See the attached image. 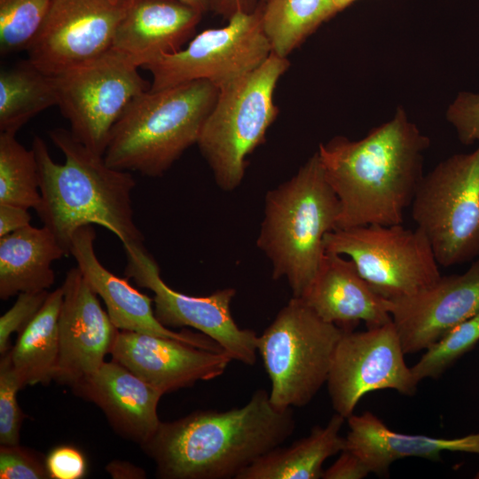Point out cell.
Segmentation results:
<instances>
[{
    "mask_svg": "<svg viewBox=\"0 0 479 479\" xmlns=\"http://www.w3.org/2000/svg\"><path fill=\"white\" fill-rule=\"evenodd\" d=\"M67 255L45 226L31 224L0 237V298L48 290L55 281L51 264Z\"/></svg>",
    "mask_w": 479,
    "mask_h": 479,
    "instance_id": "23",
    "label": "cell"
},
{
    "mask_svg": "<svg viewBox=\"0 0 479 479\" xmlns=\"http://www.w3.org/2000/svg\"><path fill=\"white\" fill-rule=\"evenodd\" d=\"M404 352L393 324L344 331L331 362L326 385L332 406L346 420L366 394L394 389L412 396L418 381L404 361Z\"/></svg>",
    "mask_w": 479,
    "mask_h": 479,
    "instance_id": "13",
    "label": "cell"
},
{
    "mask_svg": "<svg viewBox=\"0 0 479 479\" xmlns=\"http://www.w3.org/2000/svg\"><path fill=\"white\" fill-rule=\"evenodd\" d=\"M301 298L323 320L343 331H353L360 321L367 328L392 321L387 300L373 291L349 258L334 252L325 250Z\"/></svg>",
    "mask_w": 479,
    "mask_h": 479,
    "instance_id": "20",
    "label": "cell"
},
{
    "mask_svg": "<svg viewBox=\"0 0 479 479\" xmlns=\"http://www.w3.org/2000/svg\"><path fill=\"white\" fill-rule=\"evenodd\" d=\"M227 20L222 27L203 30L185 48L145 65L153 76L150 90L200 80L219 90L263 64L272 52L263 29V7L238 12Z\"/></svg>",
    "mask_w": 479,
    "mask_h": 479,
    "instance_id": "10",
    "label": "cell"
},
{
    "mask_svg": "<svg viewBox=\"0 0 479 479\" xmlns=\"http://www.w3.org/2000/svg\"><path fill=\"white\" fill-rule=\"evenodd\" d=\"M345 446L365 463L370 473L384 475L389 466L401 459L417 457L441 459L443 452L479 454V433L459 438H436L407 435L391 430L371 412L352 414L348 419Z\"/></svg>",
    "mask_w": 479,
    "mask_h": 479,
    "instance_id": "22",
    "label": "cell"
},
{
    "mask_svg": "<svg viewBox=\"0 0 479 479\" xmlns=\"http://www.w3.org/2000/svg\"><path fill=\"white\" fill-rule=\"evenodd\" d=\"M62 287L50 292L33 320L9 349L12 366L24 387L54 380L59 360V317Z\"/></svg>",
    "mask_w": 479,
    "mask_h": 479,
    "instance_id": "25",
    "label": "cell"
},
{
    "mask_svg": "<svg viewBox=\"0 0 479 479\" xmlns=\"http://www.w3.org/2000/svg\"><path fill=\"white\" fill-rule=\"evenodd\" d=\"M114 478H143L145 473L140 468L127 462H112L106 467Z\"/></svg>",
    "mask_w": 479,
    "mask_h": 479,
    "instance_id": "39",
    "label": "cell"
},
{
    "mask_svg": "<svg viewBox=\"0 0 479 479\" xmlns=\"http://www.w3.org/2000/svg\"><path fill=\"white\" fill-rule=\"evenodd\" d=\"M31 216L23 207L0 204V237L30 224Z\"/></svg>",
    "mask_w": 479,
    "mask_h": 479,
    "instance_id": "37",
    "label": "cell"
},
{
    "mask_svg": "<svg viewBox=\"0 0 479 479\" xmlns=\"http://www.w3.org/2000/svg\"><path fill=\"white\" fill-rule=\"evenodd\" d=\"M124 251L126 278L153 292L154 314L164 326L195 328L215 341L232 360L255 364L258 335L234 321L231 311L234 288L219 289L206 296L180 293L163 281L159 265L144 245Z\"/></svg>",
    "mask_w": 479,
    "mask_h": 479,
    "instance_id": "12",
    "label": "cell"
},
{
    "mask_svg": "<svg viewBox=\"0 0 479 479\" xmlns=\"http://www.w3.org/2000/svg\"><path fill=\"white\" fill-rule=\"evenodd\" d=\"M258 0H209L210 11L222 15L226 20L238 12L255 11Z\"/></svg>",
    "mask_w": 479,
    "mask_h": 479,
    "instance_id": "38",
    "label": "cell"
},
{
    "mask_svg": "<svg viewBox=\"0 0 479 479\" xmlns=\"http://www.w3.org/2000/svg\"><path fill=\"white\" fill-rule=\"evenodd\" d=\"M55 77L58 106L69 122L72 135L101 156L127 106L151 87L138 67L113 49Z\"/></svg>",
    "mask_w": 479,
    "mask_h": 479,
    "instance_id": "11",
    "label": "cell"
},
{
    "mask_svg": "<svg viewBox=\"0 0 479 479\" xmlns=\"http://www.w3.org/2000/svg\"><path fill=\"white\" fill-rule=\"evenodd\" d=\"M343 332L323 320L302 298L292 296L281 308L257 339L275 407H302L313 399L326 383Z\"/></svg>",
    "mask_w": 479,
    "mask_h": 479,
    "instance_id": "7",
    "label": "cell"
},
{
    "mask_svg": "<svg viewBox=\"0 0 479 479\" xmlns=\"http://www.w3.org/2000/svg\"><path fill=\"white\" fill-rule=\"evenodd\" d=\"M15 136L0 132V204L35 210L41 201L35 154Z\"/></svg>",
    "mask_w": 479,
    "mask_h": 479,
    "instance_id": "28",
    "label": "cell"
},
{
    "mask_svg": "<svg viewBox=\"0 0 479 479\" xmlns=\"http://www.w3.org/2000/svg\"><path fill=\"white\" fill-rule=\"evenodd\" d=\"M92 225L78 229L73 238L70 255L94 293L100 296L114 325L119 330L170 338L216 352H224L211 338L202 333L187 330L173 331L164 326L155 317L153 300L139 292L128 281L109 271L98 260Z\"/></svg>",
    "mask_w": 479,
    "mask_h": 479,
    "instance_id": "18",
    "label": "cell"
},
{
    "mask_svg": "<svg viewBox=\"0 0 479 479\" xmlns=\"http://www.w3.org/2000/svg\"><path fill=\"white\" fill-rule=\"evenodd\" d=\"M387 307L404 354L426 349L479 313V257L465 272L441 276L413 295L387 300Z\"/></svg>",
    "mask_w": 479,
    "mask_h": 479,
    "instance_id": "15",
    "label": "cell"
},
{
    "mask_svg": "<svg viewBox=\"0 0 479 479\" xmlns=\"http://www.w3.org/2000/svg\"><path fill=\"white\" fill-rule=\"evenodd\" d=\"M202 14L180 0H128L112 49L143 67L179 51Z\"/></svg>",
    "mask_w": 479,
    "mask_h": 479,
    "instance_id": "21",
    "label": "cell"
},
{
    "mask_svg": "<svg viewBox=\"0 0 479 479\" xmlns=\"http://www.w3.org/2000/svg\"><path fill=\"white\" fill-rule=\"evenodd\" d=\"M288 67L287 58L271 52L257 68L219 89L197 145L221 190L241 184L247 157L265 140L279 113L275 88Z\"/></svg>",
    "mask_w": 479,
    "mask_h": 479,
    "instance_id": "6",
    "label": "cell"
},
{
    "mask_svg": "<svg viewBox=\"0 0 479 479\" xmlns=\"http://www.w3.org/2000/svg\"><path fill=\"white\" fill-rule=\"evenodd\" d=\"M218 92L200 80L137 96L111 130L105 161L116 169L161 177L197 144Z\"/></svg>",
    "mask_w": 479,
    "mask_h": 479,
    "instance_id": "5",
    "label": "cell"
},
{
    "mask_svg": "<svg viewBox=\"0 0 479 479\" xmlns=\"http://www.w3.org/2000/svg\"><path fill=\"white\" fill-rule=\"evenodd\" d=\"M193 8L199 10L202 13L210 11L209 0H180Z\"/></svg>",
    "mask_w": 479,
    "mask_h": 479,
    "instance_id": "40",
    "label": "cell"
},
{
    "mask_svg": "<svg viewBox=\"0 0 479 479\" xmlns=\"http://www.w3.org/2000/svg\"><path fill=\"white\" fill-rule=\"evenodd\" d=\"M49 137L65 161L57 163L45 142L34 137L41 194L35 211L66 254L70 255L75 232L92 224L114 233L123 248L143 246L144 236L134 221L136 180L131 173L108 166L104 156L88 149L70 130L56 128Z\"/></svg>",
    "mask_w": 479,
    "mask_h": 479,
    "instance_id": "3",
    "label": "cell"
},
{
    "mask_svg": "<svg viewBox=\"0 0 479 479\" xmlns=\"http://www.w3.org/2000/svg\"><path fill=\"white\" fill-rule=\"evenodd\" d=\"M110 354L163 395L222 375L232 358L156 335L119 330Z\"/></svg>",
    "mask_w": 479,
    "mask_h": 479,
    "instance_id": "17",
    "label": "cell"
},
{
    "mask_svg": "<svg viewBox=\"0 0 479 479\" xmlns=\"http://www.w3.org/2000/svg\"><path fill=\"white\" fill-rule=\"evenodd\" d=\"M52 0H0V53L27 50L39 32Z\"/></svg>",
    "mask_w": 479,
    "mask_h": 479,
    "instance_id": "29",
    "label": "cell"
},
{
    "mask_svg": "<svg viewBox=\"0 0 479 479\" xmlns=\"http://www.w3.org/2000/svg\"><path fill=\"white\" fill-rule=\"evenodd\" d=\"M45 464L52 479H80L86 472L83 454L75 447L60 445L51 451Z\"/></svg>",
    "mask_w": 479,
    "mask_h": 479,
    "instance_id": "35",
    "label": "cell"
},
{
    "mask_svg": "<svg viewBox=\"0 0 479 479\" xmlns=\"http://www.w3.org/2000/svg\"><path fill=\"white\" fill-rule=\"evenodd\" d=\"M265 3L268 2L269 0H263Z\"/></svg>",
    "mask_w": 479,
    "mask_h": 479,
    "instance_id": "43",
    "label": "cell"
},
{
    "mask_svg": "<svg viewBox=\"0 0 479 479\" xmlns=\"http://www.w3.org/2000/svg\"><path fill=\"white\" fill-rule=\"evenodd\" d=\"M1 479H49L45 459L33 451L16 445H1Z\"/></svg>",
    "mask_w": 479,
    "mask_h": 479,
    "instance_id": "33",
    "label": "cell"
},
{
    "mask_svg": "<svg viewBox=\"0 0 479 479\" xmlns=\"http://www.w3.org/2000/svg\"><path fill=\"white\" fill-rule=\"evenodd\" d=\"M128 0H52L27 50L28 60L57 75L108 52Z\"/></svg>",
    "mask_w": 479,
    "mask_h": 479,
    "instance_id": "14",
    "label": "cell"
},
{
    "mask_svg": "<svg viewBox=\"0 0 479 479\" xmlns=\"http://www.w3.org/2000/svg\"><path fill=\"white\" fill-rule=\"evenodd\" d=\"M475 477L476 479H479V471H478V473L475 475Z\"/></svg>",
    "mask_w": 479,
    "mask_h": 479,
    "instance_id": "42",
    "label": "cell"
},
{
    "mask_svg": "<svg viewBox=\"0 0 479 479\" xmlns=\"http://www.w3.org/2000/svg\"><path fill=\"white\" fill-rule=\"evenodd\" d=\"M292 408L279 409L259 389L242 406L193 412L161 421L141 447L164 479H236L258 458L293 434Z\"/></svg>",
    "mask_w": 479,
    "mask_h": 479,
    "instance_id": "2",
    "label": "cell"
},
{
    "mask_svg": "<svg viewBox=\"0 0 479 479\" xmlns=\"http://www.w3.org/2000/svg\"><path fill=\"white\" fill-rule=\"evenodd\" d=\"M71 388L96 404L118 434L140 446L160 426L157 406L163 394L113 359Z\"/></svg>",
    "mask_w": 479,
    "mask_h": 479,
    "instance_id": "19",
    "label": "cell"
},
{
    "mask_svg": "<svg viewBox=\"0 0 479 479\" xmlns=\"http://www.w3.org/2000/svg\"><path fill=\"white\" fill-rule=\"evenodd\" d=\"M370 474L365 463L354 452L343 449L338 459L322 474L323 479H363Z\"/></svg>",
    "mask_w": 479,
    "mask_h": 479,
    "instance_id": "36",
    "label": "cell"
},
{
    "mask_svg": "<svg viewBox=\"0 0 479 479\" xmlns=\"http://www.w3.org/2000/svg\"><path fill=\"white\" fill-rule=\"evenodd\" d=\"M345 418L334 413L324 427L314 426L310 433L287 446H277L242 470L236 479H319L323 464L340 453L345 437L340 435Z\"/></svg>",
    "mask_w": 479,
    "mask_h": 479,
    "instance_id": "24",
    "label": "cell"
},
{
    "mask_svg": "<svg viewBox=\"0 0 479 479\" xmlns=\"http://www.w3.org/2000/svg\"><path fill=\"white\" fill-rule=\"evenodd\" d=\"M410 207L439 265L479 257V145L472 153L449 157L423 176Z\"/></svg>",
    "mask_w": 479,
    "mask_h": 479,
    "instance_id": "8",
    "label": "cell"
},
{
    "mask_svg": "<svg viewBox=\"0 0 479 479\" xmlns=\"http://www.w3.org/2000/svg\"><path fill=\"white\" fill-rule=\"evenodd\" d=\"M55 75L28 59L0 72V132L16 135L31 118L58 106Z\"/></svg>",
    "mask_w": 479,
    "mask_h": 479,
    "instance_id": "26",
    "label": "cell"
},
{
    "mask_svg": "<svg viewBox=\"0 0 479 479\" xmlns=\"http://www.w3.org/2000/svg\"><path fill=\"white\" fill-rule=\"evenodd\" d=\"M48 290L22 292L18 294L14 304L0 318V353L7 352L12 334H20L33 320L44 304Z\"/></svg>",
    "mask_w": 479,
    "mask_h": 479,
    "instance_id": "32",
    "label": "cell"
},
{
    "mask_svg": "<svg viewBox=\"0 0 479 479\" xmlns=\"http://www.w3.org/2000/svg\"><path fill=\"white\" fill-rule=\"evenodd\" d=\"M22 388L24 386L12 366L8 350L1 355L0 360L1 445H16L20 443V431L25 414L19 405L17 394Z\"/></svg>",
    "mask_w": 479,
    "mask_h": 479,
    "instance_id": "31",
    "label": "cell"
},
{
    "mask_svg": "<svg viewBox=\"0 0 479 479\" xmlns=\"http://www.w3.org/2000/svg\"><path fill=\"white\" fill-rule=\"evenodd\" d=\"M334 12H338L347 7L355 0H332Z\"/></svg>",
    "mask_w": 479,
    "mask_h": 479,
    "instance_id": "41",
    "label": "cell"
},
{
    "mask_svg": "<svg viewBox=\"0 0 479 479\" xmlns=\"http://www.w3.org/2000/svg\"><path fill=\"white\" fill-rule=\"evenodd\" d=\"M446 117L462 143L479 142V94L459 93L449 106Z\"/></svg>",
    "mask_w": 479,
    "mask_h": 479,
    "instance_id": "34",
    "label": "cell"
},
{
    "mask_svg": "<svg viewBox=\"0 0 479 479\" xmlns=\"http://www.w3.org/2000/svg\"><path fill=\"white\" fill-rule=\"evenodd\" d=\"M334 14L332 0H269L263 7V25L272 52L287 58Z\"/></svg>",
    "mask_w": 479,
    "mask_h": 479,
    "instance_id": "27",
    "label": "cell"
},
{
    "mask_svg": "<svg viewBox=\"0 0 479 479\" xmlns=\"http://www.w3.org/2000/svg\"><path fill=\"white\" fill-rule=\"evenodd\" d=\"M428 146L403 110L359 140L339 136L320 144V162L341 206L337 228L402 224Z\"/></svg>",
    "mask_w": 479,
    "mask_h": 479,
    "instance_id": "1",
    "label": "cell"
},
{
    "mask_svg": "<svg viewBox=\"0 0 479 479\" xmlns=\"http://www.w3.org/2000/svg\"><path fill=\"white\" fill-rule=\"evenodd\" d=\"M479 341V313L452 328L430 344L417 363L411 367L420 382L439 377L453 362L475 347Z\"/></svg>",
    "mask_w": 479,
    "mask_h": 479,
    "instance_id": "30",
    "label": "cell"
},
{
    "mask_svg": "<svg viewBox=\"0 0 479 479\" xmlns=\"http://www.w3.org/2000/svg\"><path fill=\"white\" fill-rule=\"evenodd\" d=\"M326 251L347 255L375 293L387 300L413 295L440 277L426 235L417 227L368 224L337 228L324 239Z\"/></svg>",
    "mask_w": 479,
    "mask_h": 479,
    "instance_id": "9",
    "label": "cell"
},
{
    "mask_svg": "<svg viewBox=\"0 0 479 479\" xmlns=\"http://www.w3.org/2000/svg\"><path fill=\"white\" fill-rule=\"evenodd\" d=\"M340 213L318 152L267 192L256 245L271 262L272 279H286L294 297L301 298L311 284L325 253V236L337 228Z\"/></svg>",
    "mask_w": 479,
    "mask_h": 479,
    "instance_id": "4",
    "label": "cell"
},
{
    "mask_svg": "<svg viewBox=\"0 0 479 479\" xmlns=\"http://www.w3.org/2000/svg\"><path fill=\"white\" fill-rule=\"evenodd\" d=\"M61 287L59 350L54 380L72 387L105 363L119 329L77 266L67 272Z\"/></svg>",
    "mask_w": 479,
    "mask_h": 479,
    "instance_id": "16",
    "label": "cell"
}]
</instances>
